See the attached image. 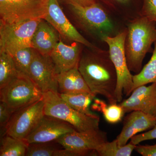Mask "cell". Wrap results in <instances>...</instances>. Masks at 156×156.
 <instances>
[{
  "label": "cell",
  "mask_w": 156,
  "mask_h": 156,
  "mask_svg": "<svg viewBox=\"0 0 156 156\" xmlns=\"http://www.w3.org/2000/svg\"><path fill=\"white\" fill-rule=\"evenodd\" d=\"M90 49L82 53L78 69L92 93L102 95L110 104L118 103L116 72L108 51Z\"/></svg>",
  "instance_id": "6da1fadb"
},
{
  "label": "cell",
  "mask_w": 156,
  "mask_h": 156,
  "mask_svg": "<svg viewBox=\"0 0 156 156\" xmlns=\"http://www.w3.org/2000/svg\"><path fill=\"white\" fill-rule=\"evenodd\" d=\"M156 41V24L140 16L131 20L127 29L125 50L130 71L137 74L142 69L144 59Z\"/></svg>",
  "instance_id": "7a4b0ae2"
},
{
  "label": "cell",
  "mask_w": 156,
  "mask_h": 156,
  "mask_svg": "<svg viewBox=\"0 0 156 156\" xmlns=\"http://www.w3.org/2000/svg\"><path fill=\"white\" fill-rule=\"evenodd\" d=\"M44 112L46 115L62 120L80 132L99 129L100 117L84 114L73 108L60 97L58 92L44 93Z\"/></svg>",
  "instance_id": "3957f363"
},
{
  "label": "cell",
  "mask_w": 156,
  "mask_h": 156,
  "mask_svg": "<svg viewBox=\"0 0 156 156\" xmlns=\"http://www.w3.org/2000/svg\"><path fill=\"white\" fill-rule=\"evenodd\" d=\"M127 30L113 36H105L101 40L108 45L110 57L117 76L115 96L118 102L122 101L123 94L128 96L132 92L133 75L128 68L126 58L125 42Z\"/></svg>",
  "instance_id": "277c9868"
},
{
  "label": "cell",
  "mask_w": 156,
  "mask_h": 156,
  "mask_svg": "<svg viewBox=\"0 0 156 156\" xmlns=\"http://www.w3.org/2000/svg\"><path fill=\"white\" fill-rule=\"evenodd\" d=\"M75 20L82 30L101 39L113 36L115 25L106 10L97 2L87 6L69 5Z\"/></svg>",
  "instance_id": "5b68a950"
},
{
  "label": "cell",
  "mask_w": 156,
  "mask_h": 156,
  "mask_svg": "<svg viewBox=\"0 0 156 156\" xmlns=\"http://www.w3.org/2000/svg\"><path fill=\"white\" fill-rule=\"evenodd\" d=\"M44 93L22 72L0 89V100L15 112L43 98Z\"/></svg>",
  "instance_id": "8992f818"
},
{
  "label": "cell",
  "mask_w": 156,
  "mask_h": 156,
  "mask_svg": "<svg viewBox=\"0 0 156 156\" xmlns=\"http://www.w3.org/2000/svg\"><path fill=\"white\" fill-rule=\"evenodd\" d=\"M41 19L14 23L0 20V52H6L12 56L23 48H33V37Z\"/></svg>",
  "instance_id": "52a82bcc"
},
{
  "label": "cell",
  "mask_w": 156,
  "mask_h": 156,
  "mask_svg": "<svg viewBox=\"0 0 156 156\" xmlns=\"http://www.w3.org/2000/svg\"><path fill=\"white\" fill-rule=\"evenodd\" d=\"M44 108L43 98L14 112L5 128L2 136L7 134L24 140L45 115Z\"/></svg>",
  "instance_id": "ba28073f"
},
{
  "label": "cell",
  "mask_w": 156,
  "mask_h": 156,
  "mask_svg": "<svg viewBox=\"0 0 156 156\" xmlns=\"http://www.w3.org/2000/svg\"><path fill=\"white\" fill-rule=\"evenodd\" d=\"M108 141L107 133L100 129L67 133L56 142L64 148L77 151L81 156H97L95 150L101 144Z\"/></svg>",
  "instance_id": "9c48e42d"
},
{
  "label": "cell",
  "mask_w": 156,
  "mask_h": 156,
  "mask_svg": "<svg viewBox=\"0 0 156 156\" xmlns=\"http://www.w3.org/2000/svg\"><path fill=\"white\" fill-rule=\"evenodd\" d=\"M58 73L50 56L37 51L29 70L28 76L43 93L58 92Z\"/></svg>",
  "instance_id": "30bf717a"
},
{
  "label": "cell",
  "mask_w": 156,
  "mask_h": 156,
  "mask_svg": "<svg viewBox=\"0 0 156 156\" xmlns=\"http://www.w3.org/2000/svg\"><path fill=\"white\" fill-rule=\"evenodd\" d=\"M44 19L64 38L80 43L89 48H96L84 38L70 22L59 6L58 0H48L47 14Z\"/></svg>",
  "instance_id": "8fae6325"
},
{
  "label": "cell",
  "mask_w": 156,
  "mask_h": 156,
  "mask_svg": "<svg viewBox=\"0 0 156 156\" xmlns=\"http://www.w3.org/2000/svg\"><path fill=\"white\" fill-rule=\"evenodd\" d=\"M76 131L75 128L69 123L45 115L36 127L24 140L28 144L56 141L65 134Z\"/></svg>",
  "instance_id": "7c38bea8"
},
{
  "label": "cell",
  "mask_w": 156,
  "mask_h": 156,
  "mask_svg": "<svg viewBox=\"0 0 156 156\" xmlns=\"http://www.w3.org/2000/svg\"><path fill=\"white\" fill-rule=\"evenodd\" d=\"M9 13L3 22L14 23L44 19L47 14L48 0H9Z\"/></svg>",
  "instance_id": "4fadbf2b"
},
{
  "label": "cell",
  "mask_w": 156,
  "mask_h": 156,
  "mask_svg": "<svg viewBox=\"0 0 156 156\" xmlns=\"http://www.w3.org/2000/svg\"><path fill=\"white\" fill-rule=\"evenodd\" d=\"M119 104L125 113L139 111L156 117V83L137 87L128 98L121 101Z\"/></svg>",
  "instance_id": "5bb4252c"
},
{
  "label": "cell",
  "mask_w": 156,
  "mask_h": 156,
  "mask_svg": "<svg viewBox=\"0 0 156 156\" xmlns=\"http://www.w3.org/2000/svg\"><path fill=\"white\" fill-rule=\"evenodd\" d=\"M156 125L154 117L139 111H134L124 119L122 131L116 139L119 145H126L129 140L138 133L149 130Z\"/></svg>",
  "instance_id": "9a60e30c"
},
{
  "label": "cell",
  "mask_w": 156,
  "mask_h": 156,
  "mask_svg": "<svg viewBox=\"0 0 156 156\" xmlns=\"http://www.w3.org/2000/svg\"><path fill=\"white\" fill-rule=\"evenodd\" d=\"M81 45L75 42L68 45L59 40L50 55L58 73L78 67L82 53Z\"/></svg>",
  "instance_id": "2e32d148"
},
{
  "label": "cell",
  "mask_w": 156,
  "mask_h": 156,
  "mask_svg": "<svg viewBox=\"0 0 156 156\" xmlns=\"http://www.w3.org/2000/svg\"><path fill=\"white\" fill-rule=\"evenodd\" d=\"M59 34L50 23L42 19L33 37V48L44 56H50L60 40Z\"/></svg>",
  "instance_id": "e0dca14e"
},
{
  "label": "cell",
  "mask_w": 156,
  "mask_h": 156,
  "mask_svg": "<svg viewBox=\"0 0 156 156\" xmlns=\"http://www.w3.org/2000/svg\"><path fill=\"white\" fill-rule=\"evenodd\" d=\"M58 93L76 94L92 93L78 67L58 73Z\"/></svg>",
  "instance_id": "ac0fdd59"
},
{
  "label": "cell",
  "mask_w": 156,
  "mask_h": 156,
  "mask_svg": "<svg viewBox=\"0 0 156 156\" xmlns=\"http://www.w3.org/2000/svg\"><path fill=\"white\" fill-rule=\"evenodd\" d=\"M60 97L70 106L76 110L89 116H95L90 110V104L96 96L93 93H83L76 94L59 93Z\"/></svg>",
  "instance_id": "d6986e66"
},
{
  "label": "cell",
  "mask_w": 156,
  "mask_h": 156,
  "mask_svg": "<svg viewBox=\"0 0 156 156\" xmlns=\"http://www.w3.org/2000/svg\"><path fill=\"white\" fill-rule=\"evenodd\" d=\"M154 45L152 55L149 61L139 73L133 75L132 91L140 86L156 83V41Z\"/></svg>",
  "instance_id": "ffe728a7"
},
{
  "label": "cell",
  "mask_w": 156,
  "mask_h": 156,
  "mask_svg": "<svg viewBox=\"0 0 156 156\" xmlns=\"http://www.w3.org/2000/svg\"><path fill=\"white\" fill-rule=\"evenodd\" d=\"M2 137L0 156L26 155L28 144L25 140L12 137L7 134Z\"/></svg>",
  "instance_id": "44dd1931"
},
{
  "label": "cell",
  "mask_w": 156,
  "mask_h": 156,
  "mask_svg": "<svg viewBox=\"0 0 156 156\" xmlns=\"http://www.w3.org/2000/svg\"><path fill=\"white\" fill-rule=\"evenodd\" d=\"M12 56L5 52H0V89L9 83L20 73Z\"/></svg>",
  "instance_id": "7402d4cb"
},
{
  "label": "cell",
  "mask_w": 156,
  "mask_h": 156,
  "mask_svg": "<svg viewBox=\"0 0 156 156\" xmlns=\"http://www.w3.org/2000/svg\"><path fill=\"white\" fill-rule=\"evenodd\" d=\"M92 108L102 113L107 122L111 124L119 122L125 114L123 108L119 104H110V105H108L104 101L98 99H94Z\"/></svg>",
  "instance_id": "603a6c76"
},
{
  "label": "cell",
  "mask_w": 156,
  "mask_h": 156,
  "mask_svg": "<svg viewBox=\"0 0 156 156\" xmlns=\"http://www.w3.org/2000/svg\"><path fill=\"white\" fill-rule=\"evenodd\" d=\"M136 145L131 142L121 146L118 144L116 139L111 142H107L101 144L95 150L97 156H130L135 149Z\"/></svg>",
  "instance_id": "cb8c5ba5"
},
{
  "label": "cell",
  "mask_w": 156,
  "mask_h": 156,
  "mask_svg": "<svg viewBox=\"0 0 156 156\" xmlns=\"http://www.w3.org/2000/svg\"><path fill=\"white\" fill-rule=\"evenodd\" d=\"M37 51L32 47L23 48L12 56L20 71L28 76L29 70Z\"/></svg>",
  "instance_id": "d4e9b609"
},
{
  "label": "cell",
  "mask_w": 156,
  "mask_h": 156,
  "mask_svg": "<svg viewBox=\"0 0 156 156\" xmlns=\"http://www.w3.org/2000/svg\"><path fill=\"white\" fill-rule=\"evenodd\" d=\"M50 142L29 144L27 156H53L56 148Z\"/></svg>",
  "instance_id": "484cf974"
},
{
  "label": "cell",
  "mask_w": 156,
  "mask_h": 156,
  "mask_svg": "<svg viewBox=\"0 0 156 156\" xmlns=\"http://www.w3.org/2000/svg\"><path fill=\"white\" fill-rule=\"evenodd\" d=\"M140 14L156 24V0H143Z\"/></svg>",
  "instance_id": "4316f807"
},
{
  "label": "cell",
  "mask_w": 156,
  "mask_h": 156,
  "mask_svg": "<svg viewBox=\"0 0 156 156\" xmlns=\"http://www.w3.org/2000/svg\"><path fill=\"white\" fill-rule=\"evenodd\" d=\"M156 139V125L154 127L145 133L137 134L131 139L130 142L136 145L145 140Z\"/></svg>",
  "instance_id": "83f0119b"
},
{
  "label": "cell",
  "mask_w": 156,
  "mask_h": 156,
  "mask_svg": "<svg viewBox=\"0 0 156 156\" xmlns=\"http://www.w3.org/2000/svg\"><path fill=\"white\" fill-rule=\"evenodd\" d=\"M14 112L9 108L5 104L1 101L0 103V125L1 128L5 130L9 120Z\"/></svg>",
  "instance_id": "f1b7e54d"
},
{
  "label": "cell",
  "mask_w": 156,
  "mask_h": 156,
  "mask_svg": "<svg viewBox=\"0 0 156 156\" xmlns=\"http://www.w3.org/2000/svg\"><path fill=\"white\" fill-rule=\"evenodd\" d=\"M134 150L143 156H156V144L152 145L137 144Z\"/></svg>",
  "instance_id": "f546056e"
},
{
  "label": "cell",
  "mask_w": 156,
  "mask_h": 156,
  "mask_svg": "<svg viewBox=\"0 0 156 156\" xmlns=\"http://www.w3.org/2000/svg\"><path fill=\"white\" fill-rule=\"evenodd\" d=\"M104 4L112 9L117 10L128 6L131 0H100Z\"/></svg>",
  "instance_id": "4dcf8cb0"
},
{
  "label": "cell",
  "mask_w": 156,
  "mask_h": 156,
  "mask_svg": "<svg viewBox=\"0 0 156 156\" xmlns=\"http://www.w3.org/2000/svg\"><path fill=\"white\" fill-rule=\"evenodd\" d=\"M9 6V0H0V16L2 20H4L8 15Z\"/></svg>",
  "instance_id": "1f68e13d"
},
{
  "label": "cell",
  "mask_w": 156,
  "mask_h": 156,
  "mask_svg": "<svg viewBox=\"0 0 156 156\" xmlns=\"http://www.w3.org/2000/svg\"><path fill=\"white\" fill-rule=\"evenodd\" d=\"M68 5L74 4L82 6L91 5L97 2L96 0H63Z\"/></svg>",
  "instance_id": "d6a6232c"
},
{
  "label": "cell",
  "mask_w": 156,
  "mask_h": 156,
  "mask_svg": "<svg viewBox=\"0 0 156 156\" xmlns=\"http://www.w3.org/2000/svg\"><path fill=\"white\" fill-rule=\"evenodd\" d=\"M155 119H156V117H155Z\"/></svg>",
  "instance_id": "836d02e7"
}]
</instances>
